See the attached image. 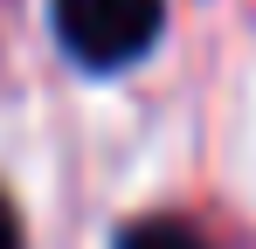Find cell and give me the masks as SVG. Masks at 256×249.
I'll return each instance as SVG.
<instances>
[{"instance_id":"cell-1","label":"cell","mask_w":256,"mask_h":249,"mask_svg":"<svg viewBox=\"0 0 256 249\" xmlns=\"http://www.w3.org/2000/svg\"><path fill=\"white\" fill-rule=\"evenodd\" d=\"M48 21L84 70H125L152 48L166 7L160 0H48Z\"/></svg>"},{"instance_id":"cell-3","label":"cell","mask_w":256,"mask_h":249,"mask_svg":"<svg viewBox=\"0 0 256 249\" xmlns=\"http://www.w3.org/2000/svg\"><path fill=\"white\" fill-rule=\"evenodd\" d=\"M0 249H21V222H14V208H7V194H0Z\"/></svg>"},{"instance_id":"cell-2","label":"cell","mask_w":256,"mask_h":249,"mask_svg":"<svg viewBox=\"0 0 256 249\" xmlns=\"http://www.w3.org/2000/svg\"><path fill=\"white\" fill-rule=\"evenodd\" d=\"M118 249H208V242H201L187 222H166V214H160V222H132L125 236H118Z\"/></svg>"}]
</instances>
